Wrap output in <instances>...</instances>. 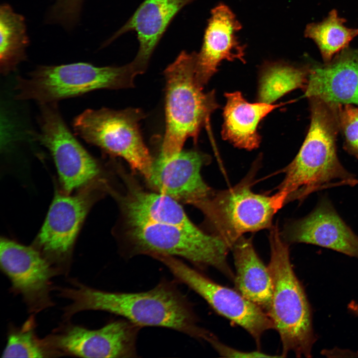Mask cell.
Returning <instances> with one entry per match:
<instances>
[{
	"instance_id": "1",
	"label": "cell",
	"mask_w": 358,
	"mask_h": 358,
	"mask_svg": "<svg viewBox=\"0 0 358 358\" xmlns=\"http://www.w3.org/2000/svg\"><path fill=\"white\" fill-rule=\"evenodd\" d=\"M71 286L58 287L60 297L70 303L63 308L69 320L78 312L99 310L121 316L141 326L162 327L208 342L214 335L201 327L191 304L171 283L162 281L154 288L136 293L95 289L74 280Z\"/></svg>"
},
{
	"instance_id": "2",
	"label": "cell",
	"mask_w": 358,
	"mask_h": 358,
	"mask_svg": "<svg viewBox=\"0 0 358 358\" xmlns=\"http://www.w3.org/2000/svg\"><path fill=\"white\" fill-rule=\"evenodd\" d=\"M311 122L298 154L284 169L278 187L285 203L302 200L317 188L334 179L352 180L353 174L340 163L336 139L340 130L338 104L309 98Z\"/></svg>"
},
{
	"instance_id": "3",
	"label": "cell",
	"mask_w": 358,
	"mask_h": 358,
	"mask_svg": "<svg viewBox=\"0 0 358 358\" xmlns=\"http://www.w3.org/2000/svg\"><path fill=\"white\" fill-rule=\"evenodd\" d=\"M269 242L270 257L268 267L273 291L268 314L280 336L281 356L286 357L291 352L297 357L310 358L316 340L311 307L293 270L288 243L276 225L270 228Z\"/></svg>"
},
{
	"instance_id": "4",
	"label": "cell",
	"mask_w": 358,
	"mask_h": 358,
	"mask_svg": "<svg viewBox=\"0 0 358 358\" xmlns=\"http://www.w3.org/2000/svg\"><path fill=\"white\" fill-rule=\"evenodd\" d=\"M196 52L182 51L164 71L166 130L160 156L179 153L185 140L196 142L201 128L219 107L214 90L205 92L195 72Z\"/></svg>"
},
{
	"instance_id": "5",
	"label": "cell",
	"mask_w": 358,
	"mask_h": 358,
	"mask_svg": "<svg viewBox=\"0 0 358 358\" xmlns=\"http://www.w3.org/2000/svg\"><path fill=\"white\" fill-rule=\"evenodd\" d=\"M123 240L128 255H164L182 258L199 268L213 267L228 278L235 274L227 262L230 250L218 237L196 226L160 223H125Z\"/></svg>"
},
{
	"instance_id": "6",
	"label": "cell",
	"mask_w": 358,
	"mask_h": 358,
	"mask_svg": "<svg viewBox=\"0 0 358 358\" xmlns=\"http://www.w3.org/2000/svg\"><path fill=\"white\" fill-rule=\"evenodd\" d=\"M139 74L132 62L120 67H96L84 62L40 66L27 77L17 78L15 98L40 104L56 103L96 90L133 87Z\"/></svg>"
},
{
	"instance_id": "7",
	"label": "cell",
	"mask_w": 358,
	"mask_h": 358,
	"mask_svg": "<svg viewBox=\"0 0 358 358\" xmlns=\"http://www.w3.org/2000/svg\"><path fill=\"white\" fill-rule=\"evenodd\" d=\"M255 167L234 186L213 190L194 206L204 215L210 234L230 249L244 234L270 228L274 214L285 204L277 192L269 196L252 190L257 173Z\"/></svg>"
},
{
	"instance_id": "8",
	"label": "cell",
	"mask_w": 358,
	"mask_h": 358,
	"mask_svg": "<svg viewBox=\"0 0 358 358\" xmlns=\"http://www.w3.org/2000/svg\"><path fill=\"white\" fill-rule=\"evenodd\" d=\"M144 117L139 108L88 109L75 117L73 127L87 142L122 158L147 180L154 160L140 130L139 123Z\"/></svg>"
},
{
	"instance_id": "9",
	"label": "cell",
	"mask_w": 358,
	"mask_h": 358,
	"mask_svg": "<svg viewBox=\"0 0 358 358\" xmlns=\"http://www.w3.org/2000/svg\"><path fill=\"white\" fill-rule=\"evenodd\" d=\"M102 182L95 181L75 195L58 193L33 246L60 274L70 271L72 252L83 222L100 195Z\"/></svg>"
},
{
	"instance_id": "10",
	"label": "cell",
	"mask_w": 358,
	"mask_h": 358,
	"mask_svg": "<svg viewBox=\"0 0 358 358\" xmlns=\"http://www.w3.org/2000/svg\"><path fill=\"white\" fill-rule=\"evenodd\" d=\"M152 257L164 264L177 279L201 296L218 314L245 330L258 347L265 332L274 329L268 314L236 289L218 284L174 257Z\"/></svg>"
},
{
	"instance_id": "11",
	"label": "cell",
	"mask_w": 358,
	"mask_h": 358,
	"mask_svg": "<svg viewBox=\"0 0 358 358\" xmlns=\"http://www.w3.org/2000/svg\"><path fill=\"white\" fill-rule=\"evenodd\" d=\"M56 103L41 104L38 139L50 152L64 192L95 181L100 174L97 161L71 132Z\"/></svg>"
},
{
	"instance_id": "12",
	"label": "cell",
	"mask_w": 358,
	"mask_h": 358,
	"mask_svg": "<svg viewBox=\"0 0 358 358\" xmlns=\"http://www.w3.org/2000/svg\"><path fill=\"white\" fill-rule=\"evenodd\" d=\"M0 264L11 290L21 296L29 312L36 314L54 305L52 279L60 273L33 246L1 238Z\"/></svg>"
},
{
	"instance_id": "13",
	"label": "cell",
	"mask_w": 358,
	"mask_h": 358,
	"mask_svg": "<svg viewBox=\"0 0 358 358\" xmlns=\"http://www.w3.org/2000/svg\"><path fill=\"white\" fill-rule=\"evenodd\" d=\"M47 336L61 355L84 358H129L136 356L139 326L127 320L111 322L90 330L65 321Z\"/></svg>"
},
{
	"instance_id": "14",
	"label": "cell",
	"mask_w": 358,
	"mask_h": 358,
	"mask_svg": "<svg viewBox=\"0 0 358 358\" xmlns=\"http://www.w3.org/2000/svg\"><path fill=\"white\" fill-rule=\"evenodd\" d=\"M210 159L196 150L181 151L170 159L159 156L154 161L147 181L156 191L195 206L213 190L201 175L202 167Z\"/></svg>"
},
{
	"instance_id": "15",
	"label": "cell",
	"mask_w": 358,
	"mask_h": 358,
	"mask_svg": "<svg viewBox=\"0 0 358 358\" xmlns=\"http://www.w3.org/2000/svg\"><path fill=\"white\" fill-rule=\"evenodd\" d=\"M280 232L288 244H313L358 258V236L327 198L305 217L286 223Z\"/></svg>"
},
{
	"instance_id": "16",
	"label": "cell",
	"mask_w": 358,
	"mask_h": 358,
	"mask_svg": "<svg viewBox=\"0 0 358 358\" xmlns=\"http://www.w3.org/2000/svg\"><path fill=\"white\" fill-rule=\"evenodd\" d=\"M241 25L227 5L220 4L211 10L202 47L196 53L195 72L203 87L217 71L223 60L244 61V48L238 39Z\"/></svg>"
},
{
	"instance_id": "17",
	"label": "cell",
	"mask_w": 358,
	"mask_h": 358,
	"mask_svg": "<svg viewBox=\"0 0 358 358\" xmlns=\"http://www.w3.org/2000/svg\"><path fill=\"white\" fill-rule=\"evenodd\" d=\"M304 95L358 106V50L347 48L324 65L310 68Z\"/></svg>"
},
{
	"instance_id": "18",
	"label": "cell",
	"mask_w": 358,
	"mask_h": 358,
	"mask_svg": "<svg viewBox=\"0 0 358 358\" xmlns=\"http://www.w3.org/2000/svg\"><path fill=\"white\" fill-rule=\"evenodd\" d=\"M194 0H144L125 24L104 45L127 32L135 31L139 46L132 62L143 74L171 21L181 9Z\"/></svg>"
},
{
	"instance_id": "19",
	"label": "cell",
	"mask_w": 358,
	"mask_h": 358,
	"mask_svg": "<svg viewBox=\"0 0 358 358\" xmlns=\"http://www.w3.org/2000/svg\"><path fill=\"white\" fill-rule=\"evenodd\" d=\"M121 175L125 191L119 194L112 192L119 204L124 222L160 223L187 228L196 226L178 201L157 191H146L128 175Z\"/></svg>"
},
{
	"instance_id": "20",
	"label": "cell",
	"mask_w": 358,
	"mask_h": 358,
	"mask_svg": "<svg viewBox=\"0 0 358 358\" xmlns=\"http://www.w3.org/2000/svg\"><path fill=\"white\" fill-rule=\"evenodd\" d=\"M221 135L236 147L252 150L257 148L261 137L257 132L260 121L282 104L250 103L240 91L226 93Z\"/></svg>"
},
{
	"instance_id": "21",
	"label": "cell",
	"mask_w": 358,
	"mask_h": 358,
	"mask_svg": "<svg viewBox=\"0 0 358 358\" xmlns=\"http://www.w3.org/2000/svg\"><path fill=\"white\" fill-rule=\"evenodd\" d=\"M231 250L236 268V289L268 314L273 291L268 267L258 256L250 238L240 237Z\"/></svg>"
},
{
	"instance_id": "22",
	"label": "cell",
	"mask_w": 358,
	"mask_h": 358,
	"mask_svg": "<svg viewBox=\"0 0 358 358\" xmlns=\"http://www.w3.org/2000/svg\"><path fill=\"white\" fill-rule=\"evenodd\" d=\"M0 68L4 75L14 70L25 60L29 44L24 17L7 3L0 8Z\"/></svg>"
},
{
	"instance_id": "23",
	"label": "cell",
	"mask_w": 358,
	"mask_h": 358,
	"mask_svg": "<svg viewBox=\"0 0 358 358\" xmlns=\"http://www.w3.org/2000/svg\"><path fill=\"white\" fill-rule=\"evenodd\" d=\"M310 68L282 62L266 63L259 82V102L272 104L287 92L305 86Z\"/></svg>"
},
{
	"instance_id": "24",
	"label": "cell",
	"mask_w": 358,
	"mask_h": 358,
	"mask_svg": "<svg viewBox=\"0 0 358 358\" xmlns=\"http://www.w3.org/2000/svg\"><path fill=\"white\" fill-rule=\"evenodd\" d=\"M346 22L334 9L322 21L311 23L306 27L305 36L317 45L325 63L348 48L350 43L358 36V28L348 27L345 25Z\"/></svg>"
},
{
	"instance_id": "25",
	"label": "cell",
	"mask_w": 358,
	"mask_h": 358,
	"mask_svg": "<svg viewBox=\"0 0 358 358\" xmlns=\"http://www.w3.org/2000/svg\"><path fill=\"white\" fill-rule=\"evenodd\" d=\"M34 314L20 327L10 326L2 358H51L61 356L47 337L39 338L36 333Z\"/></svg>"
},
{
	"instance_id": "26",
	"label": "cell",
	"mask_w": 358,
	"mask_h": 358,
	"mask_svg": "<svg viewBox=\"0 0 358 358\" xmlns=\"http://www.w3.org/2000/svg\"><path fill=\"white\" fill-rule=\"evenodd\" d=\"M338 117L345 138L344 148L358 159V108L351 104H338Z\"/></svg>"
},
{
	"instance_id": "27",
	"label": "cell",
	"mask_w": 358,
	"mask_h": 358,
	"mask_svg": "<svg viewBox=\"0 0 358 358\" xmlns=\"http://www.w3.org/2000/svg\"><path fill=\"white\" fill-rule=\"evenodd\" d=\"M221 356L227 358H276L281 356H271L260 351L244 352L228 346L219 341L214 336L209 343Z\"/></svg>"
},
{
	"instance_id": "28",
	"label": "cell",
	"mask_w": 358,
	"mask_h": 358,
	"mask_svg": "<svg viewBox=\"0 0 358 358\" xmlns=\"http://www.w3.org/2000/svg\"><path fill=\"white\" fill-rule=\"evenodd\" d=\"M349 310L354 314L358 317V302L353 300L348 304Z\"/></svg>"
},
{
	"instance_id": "29",
	"label": "cell",
	"mask_w": 358,
	"mask_h": 358,
	"mask_svg": "<svg viewBox=\"0 0 358 358\" xmlns=\"http://www.w3.org/2000/svg\"><path fill=\"white\" fill-rule=\"evenodd\" d=\"M66 2L69 3H78L82 1L83 0H63Z\"/></svg>"
},
{
	"instance_id": "30",
	"label": "cell",
	"mask_w": 358,
	"mask_h": 358,
	"mask_svg": "<svg viewBox=\"0 0 358 358\" xmlns=\"http://www.w3.org/2000/svg\"><path fill=\"white\" fill-rule=\"evenodd\" d=\"M48 18L49 20L51 22L55 23V22H54L53 21H52V20L50 19V18L49 17V15H48ZM64 27L65 28H66L67 29H71L73 27H65V26H64Z\"/></svg>"
}]
</instances>
